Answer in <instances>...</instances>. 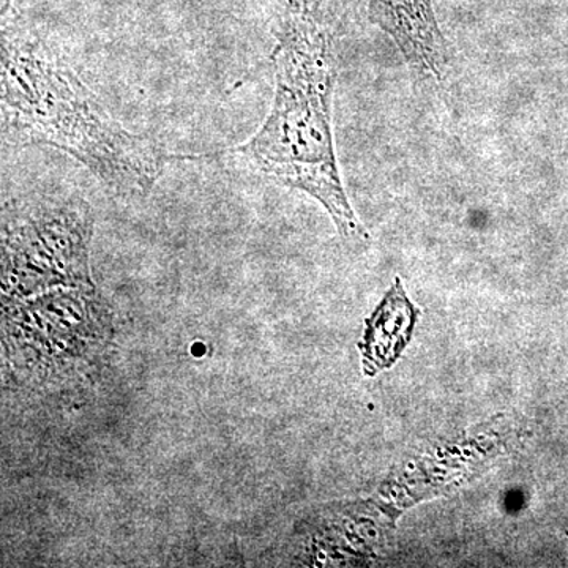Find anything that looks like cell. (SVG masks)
I'll use <instances>...</instances> for the list:
<instances>
[{
    "label": "cell",
    "instance_id": "cell-2",
    "mask_svg": "<svg viewBox=\"0 0 568 568\" xmlns=\"http://www.w3.org/2000/svg\"><path fill=\"white\" fill-rule=\"evenodd\" d=\"M2 130L10 144L73 156L119 194H144L171 156L129 132L62 55L31 32L3 31Z\"/></svg>",
    "mask_w": 568,
    "mask_h": 568
},
{
    "label": "cell",
    "instance_id": "cell-3",
    "mask_svg": "<svg viewBox=\"0 0 568 568\" xmlns=\"http://www.w3.org/2000/svg\"><path fill=\"white\" fill-rule=\"evenodd\" d=\"M91 207L80 197L14 201L3 213V295L92 286Z\"/></svg>",
    "mask_w": 568,
    "mask_h": 568
},
{
    "label": "cell",
    "instance_id": "cell-4",
    "mask_svg": "<svg viewBox=\"0 0 568 568\" xmlns=\"http://www.w3.org/2000/svg\"><path fill=\"white\" fill-rule=\"evenodd\" d=\"M368 18L394 41L410 69L436 80L446 77L447 41L433 0H368Z\"/></svg>",
    "mask_w": 568,
    "mask_h": 568
},
{
    "label": "cell",
    "instance_id": "cell-1",
    "mask_svg": "<svg viewBox=\"0 0 568 568\" xmlns=\"http://www.w3.org/2000/svg\"><path fill=\"white\" fill-rule=\"evenodd\" d=\"M275 37L271 111L235 152L264 178L316 200L347 241H366L368 233L351 205L336 160L334 28L312 0H287Z\"/></svg>",
    "mask_w": 568,
    "mask_h": 568
}]
</instances>
